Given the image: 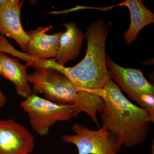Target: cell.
I'll use <instances>...</instances> for the list:
<instances>
[{
	"label": "cell",
	"mask_w": 154,
	"mask_h": 154,
	"mask_svg": "<svg viewBox=\"0 0 154 154\" xmlns=\"http://www.w3.org/2000/svg\"><path fill=\"white\" fill-rule=\"evenodd\" d=\"M109 28L105 19L99 18L87 26L85 39L86 55L82 60L71 67L62 66L54 59H32L33 68H51L66 76L79 90L95 91L102 89L110 78L106 64V42Z\"/></svg>",
	"instance_id": "cell-1"
},
{
	"label": "cell",
	"mask_w": 154,
	"mask_h": 154,
	"mask_svg": "<svg viewBox=\"0 0 154 154\" xmlns=\"http://www.w3.org/2000/svg\"><path fill=\"white\" fill-rule=\"evenodd\" d=\"M94 91L103 100L101 128L125 147L143 143L149 132L151 122L147 111L127 99L111 79L102 89Z\"/></svg>",
	"instance_id": "cell-2"
},
{
	"label": "cell",
	"mask_w": 154,
	"mask_h": 154,
	"mask_svg": "<svg viewBox=\"0 0 154 154\" xmlns=\"http://www.w3.org/2000/svg\"><path fill=\"white\" fill-rule=\"evenodd\" d=\"M107 69L112 81L125 92L131 99L147 111L150 120L154 122V88L144 76L140 69L122 67L106 55Z\"/></svg>",
	"instance_id": "cell-3"
},
{
	"label": "cell",
	"mask_w": 154,
	"mask_h": 154,
	"mask_svg": "<svg viewBox=\"0 0 154 154\" xmlns=\"http://www.w3.org/2000/svg\"><path fill=\"white\" fill-rule=\"evenodd\" d=\"M28 74L33 84L32 94L42 93L45 99L59 105H74L79 100V89L66 76L51 68L41 67Z\"/></svg>",
	"instance_id": "cell-4"
},
{
	"label": "cell",
	"mask_w": 154,
	"mask_h": 154,
	"mask_svg": "<svg viewBox=\"0 0 154 154\" xmlns=\"http://www.w3.org/2000/svg\"><path fill=\"white\" fill-rule=\"evenodd\" d=\"M20 106L28 114L32 129L42 136L47 135L57 122L69 121L74 117L72 105H59L33 94Z\"/></svg>",
	"instance_id": "cell-5"
},
{
	"label": "cell",
	"mask_w": 154,
	"mask_h": 154,
	"mask_svg": "<svg viewBox=\"0 0 154 154\" xmlns=\"http://www.w3.org/2000/svg\"><path fill=\"white\" fill-rule=\"evenodd\" d=\"M73 134L62 135V142L73 144L79 154H118L122 144L120 141L104 128L92 130L85 125L75 123Z\"/></svg>",
	"instance_id": "cell-6"
},
{
	"label": "cell",
	"mask_w": 154,
	"mask_h": 154,
	"mask_svg": "<svg viewBox=\"0 0 154 154\" xmlns=\"http://www.w3.org/2000/svg\"><path fill=\"white\" fill-rule=\"evenodd\" d=\"M33 135L14 119H0V154H30L34 149Z\"/></svg>",
	"instance_id": "cell-7"
},
{
	"label": "cell",
	"mask_w": 154,
	"mask_h": 154,
	"mask_svg": "<svg viewBox=\"0 0 154 154\" xmlns=\"http://www.w3.org/2000/svg\"><path fill=\"white\" fill-rule=\"evenodd\" d=\"M24 3L18 0H0V33L15 40L25 53L29 36L23 28L20 19Z\"/></svg>",
	"instance_id": "cell-8"
},
{
	"label": "cell",
	"mask_w": 154,
	"mask_h": 154,
	"mask_svg": "<svg viewBox=\"0 0 154 154\" xmlns=\"http://www.w3.org/2000/svg\"><path fill=\"white\" fill-rule=\"evenodd\" d=\"M52 25L38 26L35 30L26 31L28 36L26 55L37 59H54L58 48L59 41L63 31L48 34L47 31L53 28Z\"/></svg>",
	"instance_id": "cell-9"
},
{
	"label": "cell",
	"mask_w": 154,
	"mask_h": 154,
	"mask_svg": "<svg viewBox=\"0 0 154 154\" xmlns=\"http://www.w3.org/2000/svg\"><path fill=\"white\" fill-rule=\"evenodd\" d=\"M66 28L59 41L58 48L54 60L62 66L67 63L75 60L81 54L85 39L82 30L76 26L75 22L63 25Z\"/></svg>",
	"instance_id": "cell-10"
},
{
	"label": "cell",
	"mask_w": 154,
	"mask_h": 154,
	"mask_svg": "<svg viewBox=\"0 0 154 154\" xmlns=\"http://www.w3.org/2000/svg\"><path fill=\"white\" fill-rule=\"evenodd\" d=\"M0 75L14 84L19 96L26 99L32 95L26 66L2 52H0Z\"/></svg>",
	"instance_id": "cell-11"
},
{
	"label": "cell",
	"mask_w": 154,
	"mask_h": 154,
	"mask_svg": "<svg viewBox=\"0 0 154 154\" xmlns=\"http://www.w3.org/2000/svg\"><path fill=\"white\" fill-rule=\"evenodd\" d=\"M119 5L126 6L131 16L130 25L124 33L125 42L131 45L135 41L140 30L147 25L154 22V14L148 10L140 0H126Z\"/></svg>",
	"instance_id": "cell-12"
},
{
	"label": "cell",
	"mask_w": 154,
	"mask_h": 154,
	"mask_svg": "<svg viewBox=\"0 0 154 154\" xmlns=\"http://www.w3.org/2000/svg\"><path fill=\"white\" fill-rule=\"evenodd\" d=\"M7 102V99L5 94H3L0 90V107H3L5 105Z\"/></svg>",
	"instance_id": "cell-13"
}]
</instances>
